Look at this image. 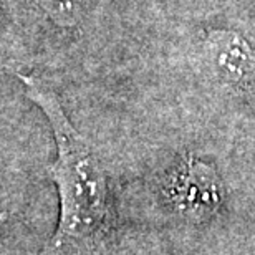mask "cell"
<instances>
[{"label":"cell","mask_w":255,"mask_h":255,"mask_svg":"<svg viewBox=\"0 0 255 255\" xmlns=\"http://www.w3.org/2000/svg\"><path fill=\"white\" fill-rule=\"evenodd\" d=\"M204 48L212 70L222 81L234 88H254L255 50L242 35L231 30H212Z\"/></svg>","instance_id":"cell-2"},{"label":"cell","mask_w":255,"mask_h":255,"mask_svg":"<svg viewBox=\"0 0 255 255\" xmlns=\"http://www.w3.org/2000/svg\"><path fill=\"white\" fill-rule=\"evenodd\" d=\"M58 27H75L83 15V0H35Z\"/></svg>","instance_id":"cell-4"},{"label":"cell","mask_w":255,"mask_h":255,"mask_svg":"<svg viewBox=\"0 0 255 255\" xmlns=\"http://www.w3.org/2000/svg\"><path fill=\"white\" fill-rule=\"evenodd\" d=\"M172 197L182 211L192 216L211 214L221 201V181L211 166L189 159L172 184Z\"/></svg>","instance_id":"cell-3"},{"label":"cell","mask_w":255,"mask_h":255,"mask_svg":"<svg viewBox=\"0 0 255 255\" xmlns=\"http://www.w3.org/2000/svg\"><path fill=\"white\" fill-rule=\"evenodd\" d=\"M25 95L38 105L52 126L57 159L48 174L60 196L57 231L38 255H66L98 247L113 227V202L108 177L90 142L71 125L62 103L48 85L18 73Z\"/></svg>","instance_id":"cell-1"}]
</instances>
